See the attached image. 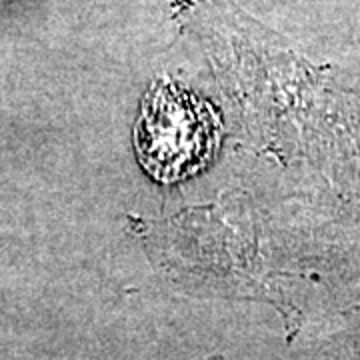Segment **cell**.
I'll use <instances>...</instances> for the list:
<instances>
[{
	"instance_id": "obj_1",
	"label": "cell",
	"mask_w": 360,
	"mask_h": 360,
	"mask_svg": "<svg viewBox=\"0 0 360 360\" xmlns=\"http://www.w3.org/2000/svg\"><path fill=\"white\" fill-rule=\"evenodd\" d=\"M217 141L208 104L172 84H156L146 96L134 142L144 168L158 180H180L205 167Z\"/></svg>"
}]
</instances>
